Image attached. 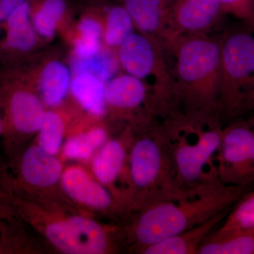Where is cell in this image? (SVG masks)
<instances>
[{"mask_svg":"<svg viewBox=\"0 0 254 254\" xmlns=\"http://www.w3.org/2000/svg\"><path fill=\"white\" fill-rule=\"evenodd\" d=\"M0 197L28 227L61 253L116 254L125 248L120 222L102 223L64 197L16 195L1 190Z\"/></svg>","mask_w":254,"mask_h":254,"instance_id":"1","label":"cell"},{"mask_svg":"<svg viewBox=\"0 0 254 254\" xmlns=\"http://www.w3.org/2000/svg\"><path fill=\"white\" fill-rule=\"evenodd\" d=\"M252 189L217 182L180 199L163 200L133 212L121 222L125 248L138 254L148 246L199 225L231 210Z\"/></svg>","mask_w":254,"mask_h":254,"instance_id":"2","label":"cell"},{"mask_svg":"<svg viewBox=\"0 0 254 254\" xmlns=\"http://www.w3.org/2000/svg\"><path fill=\"white\" fill-rule=\"evenodd\" d=\"M171 51L175 91L170 116L165 121L193 125L220 122V39L210 36L182 37Z\"/></svg>","mask_w":254,"mask_h":254,"instance_id":"3","label":"cell"},{"mask_svg":"<svg viewBox=\"0 0 254 254\" xmlns=\"http://www.w3.org/2000/svg\"><path fill=\"white\" fill-rule=\"evenodd\" d=\"M132 128L128 158V215L158 202L188 195L177 184L173 143L166 124L155 118Z\"/></svg>","mask_w":254,"mask_h":254,"instance_id":"4","label":"cell"},{"mask_svg":"<svg viewBox=\"0 0 254 254\" xmlns=\"http://www.w3.org/2000/svg\"><path fill=\"white\" fill-rule=\"evenodd\" d=\"M164 123L171 136L175 178L180 190L190 194L220 182L215 159L221 140V123L207 125Z\"/></svg>","mask_w":254,"mask_h":254,"instance_id":"5","label":"cell"},{"mask_svg":"<svg viewBox=\"0 0 254 254\" xmlns=\"http://www.w3.org/2000/svg\"><path fill=\"white\" fill-rule=\"evenodd\" d=\"M1 144L6 160L17 156L36 136L46 106L31 82L16 68L7 67L0 76Z\"/></svg>","mask_w":254,"mask_h":254,"instance_id":"6","label":"cell"},{"mask_svg":"<svg viewBox=\"0 0 254 254\" xmlns=\"http://www.w3.org/2000/svg\"><path fill=\"white\" fill-rule=\"evenodd\" d=\"M169 48L155 38L134 32L117 49L120 67L144 82L152 96L153 113L158 120L170 116L175 91L173 66L168 60Z\"/></svg>","mask_w":254,"mask_h":254,"instance_id":"7","label":"cell"},{"mask_svg":"<svg viewBox=\"0 0 254 254\" xmlns=\"http://www.w3.org/2000/svg\"><path fill=\"white\" fill-rule=\"evenodd\" d=\"M220 43L219 116L222 121L241 115L244 98L254 88V37L251 31H234L220 38Z\"/></svg>","mask_w":254,"mask_h":254,"instance_id":"8","label":"cell"},{"mask_svg":"<svg viewBox=\"0 0 254 254\" xmlns=\"http://www.w3.org/2000/svg\"><path fill=\"white\" fill-rule=\"evenodd\" d=\"M64 169L63 159L34 142L0 165V190L16 195L63 196L60 181Z\"/></svg>","mask_w":254,"mask_h":254,"instance_id":"9","label":"cell"},{"mask_svg":"<svg viewBox=\"0 0 254 254\" xmlns=\"http://www.w3.org/2000/svg\"><path fill=\"white\" fill-rule=\"evenodd\" d=\"M215 160L222 183L254 188V128L250 121L222 128Z\"/></svg>","mask_w":254,"mask_h":254,"instance_id":"10","label":"cell"},{"mask_svg":"<svg viewBox=\"0 0 254 254\" xmlns=\"http://www.w3.org/2000/svg\"><path fill=\"white\" fill-rule=\"evenodd\" d=\"M60 189L67 201L82 211L100 214L118 222L125 220V212L113 193L83 165L64 167Z\"/></svg>","mask_w":254,"mask_h":254,"instance_id":"11","label":"cell"},{"mask_svg":"<svg viewBox=\"0 0 254 254\" xmlns=\"http://www.w3.org/2000/svg\"><path fill=\"white\" fill-rule=\"evenodd\" d=\"M105 96L112 121H127V126L135 127L156 118L149 88L128 73L116 75L107 82Z\"/></svg>","mask_w":254,"mask_h":254,"instance_id":"12","label":"cell"},{"mask_svg":"<svg viewBox=\"0 0 254 254\" xmlns=\"http://www.w3.org/2000/svg\"><path fill=\"white\" fill-rule=\"evenodd\" d=\"M133 128L127 126L121 136L110 138L90 160V171L113 193L127 216L128 158Z\"/></svg>","mask_w":254,"mask_h":254,"instance_id":"13","label":"cell"},{"mask_svg":"<svg viewBox=\"0 0 254 254\" xmlns=\"http://www.w3.org/2000/svg\"><path fill=\"white\" fill-rule=\"evenodd\" d=\"M225 14L219 0H174L165 44L169 48L182 37L208 36Z\"/></svg>","mask_w":254,"mask_h":254,"instance_id":"14","label":"cell"},{"mask_svg":"<svg viewBox=\"0 0 254 254\" xmlns=\"http://www.w3.org/2000/svg\"><path fill=\"white\" fill-rule=\"evenodd\" d=\"M0 60L9 66H17L39 47L41 39L31 21V1L15 10L0 26Z\"/></svg>","mask_w":254,"mask_h":254,"instance_id":"15","label":"cell"},{"mask_svg":"<svg viewBox=\"0 0 254 254\" xmlns=\"http://www.w3.org/2000/svg\"><path fill=\"white\" fill-rule=\"evenodd\" d=\"M16 67L31 82L46 108H58L69 93L72 71L69 65L63 60H48L38 69H30L20 65Z\"/></svg>","mask_w":254,"mask_h":254,"instance_id":"16","label":"cell"},{"mask_svg":"<svg viewBox=\"0 0 254 254\" xmlns=\"http://www.w3.org/2000/svg\"><path fill=\"white\" fill-rule=\"evenodd\" d=\"M174 0H118L131 16L140 33L155 37L165 44Z\"/></svg>","mask_w":254,"mask_h":254,"instance_id":"17","label":"cell"},{"mask_svg":"<svg viewBox=\"0 0 254 254\" xmlns=\"http://www.w3.org/2000/svg\"><path fill=\"white\" fill-rule=\"evenodd\" d=\"M230 211L225 210L193 228L148 246L138 254H197L205 239L222 223Z\"/></svg>","mask_w":254,"mask_h":254,"instance_id":"18","label":"cell"},{"mask_svg":"<svg viewBox=\"0 0 254 254\" xmlns=\"http://www.w3.org/2000/svg\"><path fill=\"white\" fill-rule=\"evenodd\" d=\"M105 83L89 73L73 76L69 93L78 106L89 116L101 120L108 115L105 96Z\"/></svg>","mask_w":254,"mask_h":254,"instance_id":"19","label":"cell"},{"mask_svg":"<svg viewBox=\"0 0 254 254\" xmlns=\"http://www.w3.org/2000/svg\"><path fill=\"white\" fill-rule=\"evenodd\" d=\"M72 40V56L88 58L104 48L103 10L85 13L78 20Z\"/></svg>","mask_w":254,"mask_h":254,"instance_id":"20","label":"cell"},{"mask_svg":"<svg viewBox=\"0 0 254 254\" xmlns=\"http://www.w3.org/2000/svg\"><path fill=\"white\" fill-rule=\"evenodd\" d=\"M109 138L108 128L102 125L73 133L64 142L61 158L63 160L89 163L95 153Z\"/></svg>","mask_w":254,"mask_h":254,"instance_id":"21","label":"cell"},{"mask_svg":"<svg viewBox=\"0 0 254 254\" xmlns=\"http://www.w3.org/2000/svg\"><path fill=\"white\" fill-rule=\"evenodd\" d=\"M67 0H31V21L40 38L53 39L60 23L67 16Z\"/></svg>","mask_w":254,"mask_h":254,"instance_id":"22","label":"cell"},{"mask_svg":"<svg viewBox=\"0 0 254 254\" xmlns=\"http://www.w3.org/2000/svg\"><path fill=\"white\" fill-rule=\"evenodd\" d=\"M197 254H254V229L222 235L211 232Z\"/></svg>","mask_w":254,"mask_h":254,"instance_id":"23","label":"cell"},{"mask_svg":"<svg viewBox=\"0 0 254 254\" xmlns=\"http://www.w3.org/2000/svg\"><path fill=\"white\" fill-rule=\"evenodd\" d=\"M103 43L110 49L117 50L128 36L134 33L136 28L131 16L120 2L103 9Z\"/></svg>","mask_w":254,"mask_h":254,"instance_id":"24","label":"cell"},{"mask_svg":"<svg viewBox=\"0 0 254 254\" xmlns=\"http://www.w3.org/2000/svg\"><path fill=\"white\" fill-rule=\"evenodd\" d=\"M70 67L73 76L78 73H89L106 83L118 74L120 67L116 50L104 47L98 54L88 58L71 56Z\"/></svg>","mask_w":254,"mask_h":254,"instance_id":"25","label":"cell"},{"mask_svg":"<svg viewBox=\"0 0 254 254\" xmlns=\"http://www.w3.org/2000/svg\"><path fill=\"white\" fill-rule=\"evenodd\" d=\"M25 225L17 216L0 220V254H30L36 251Z\"/></svg>","mask_w":254,"mask_h":254,"instance_id":"26","label":"cell"},{"mask_svg":"<svg viewBox=\"0 0 254 254\" xmlns=\"http://www.w3.org/2000/svg\"><path fill=\"white\" fill-rule=\"evenodd\" d=\"M66 120L62 112L46 110L35 142L52 155H58L66 136Z\"/></svg>","mask_w":254,"mask_h":254,"instance_id":"27","label":"cell"},{"mask_svg":"<svg viewBox=\"0 0 254 254\" xmlns=\"http://www.w3.org/2000/svg\"><path fill=\"white\" fill-rule=\"evenodd\" d=\"M251 229H254V188L240 198L227 214L222 225L212 232L222 235Z\"/></svg>","mask_w":254,"mask_h":254,"instance_id":"28","label":"cell"},{"mask_svg":"<svg viewBox=\"0 0 254 254\" xmlns=\"http://www.w3.org/2000/svg\"><path fill=\"white\" fill-rule=\"evenodd\" d=\"M225 14L238 18L254 31V0H219Z\"/></svg>","mask_w":254,"mask_h":254,"instance_id":"29","label":"cell"},{"mask_svg":"<svg viewBox=\"0 0 254 254\" xmlns=\"http://www.w3.org/2000/svg\"><path fill=\"white\" fill-rule=\"evenodd\" d=\"M30 1L31 0H0V26L18 6Z\"/></svg>","mask_w":254,"mask_h":254,"instance_id":"30","label":"cell"},{"mask_svg":"<svg viewBox=\"0 0 254 254\" xmlns=\"http://www.w3.org/2000/svg\"><path fill=\"white\" fill-rule=\"evenodd\" d=\"M17 216L14 208L2 198L0 197V220Z\"/></svg>","mask_w":254,"mask_h":254,"instance_id":"31","label":"cell"},{"mask_svg":"<svg viewBox=\"0 0 254 254\" xmlns=\"http://www.w3.org/2000/svg\"><path fill=\"white\" fill-rule=\"evenodd\" d=\"M254 110V88L250 92H249L244 98L242 102L241 115L248 112Z\"/></svg>","mask_w":254,"mask_h":254,"instance_id":"32","label":"cell"},{"mask_svg":"<svg viewBox=\"0 0 254 254\" xmlns=\"http://www.w3.org/2000/svg\"><path fill=\"white\" fill-rule=\"evenodd\" d=\"M1 132H2V128H1V110H0V143H1Z\"/></svg>","mask_w":254,"mask_h":254,"instance_id":"33","label":"cell"},{"mask_svg":"<svg viewBox=\"0 0 254 254\" xmlns=\"http://www.w3.org/2000/svg\"><path fill=\"white\" fill-rule=\"evenodd\" d=\"M250 123L252 124V126H253L254 128V118L251 119V120H250Z\"/></svg>","mask_w":254,"mask_h":254,"instance_id":"34","label":"cell"}]
</instances>
